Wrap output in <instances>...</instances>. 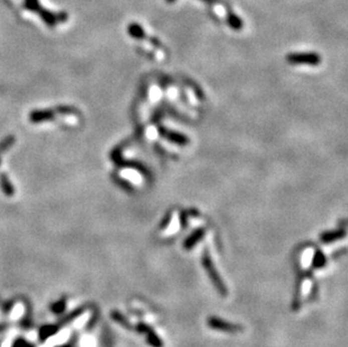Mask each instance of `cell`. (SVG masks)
<instances>
[{
    "mask_svg": "<svg viewBox=\"0 0 348 347\" xmlns=\"http://www.w3.org/2000/svg\"><path fill=\"white\" fill-rule=\"evenodd\" d=\"M288 61L292 63H308V65L315 66L320 62V58L315 53H296L290 54Z\"/></svg>",
    "mask_w": 348,
    "mask_h": 347,
    "instance_id": "3957f363",
    "label": "cell"
},
{
    "mask_svg": "<svg viewBox=\"0 0 348 347\" xmlns=\"http://www.w3.org/2000/svg\"><path fill=\"white\" fill-rule=\"evenodd\" d=\"M56 15H57V21L58 22H66V20L68 18L67 13H65V12H62L60 14H56Z\"/></svg>",
    "mask_w": 348,
    "mask_h": 347,
    "instance_id": "44dd1931",
    "label": "cell"
},
{
    "mask_svg": "<svg viewBox=\"0 0 348 347\" xmlns=\"http://www.w3.org/2000/svg\"><path fill=\"white\" fill-rule=\"evenodd\" d=\"M59 326L57 323H54V325H45L43 327H41V329L39 331V339L41 341H45L48 340L49 338H51L52 336H54L59 331Z\"/></svg>",
    "mask_w": 348,
    "mask_h": 347,
    "instance_id": "5b68a950",
    "label": "cell"
},
{
    "mask_svg": "<svg viewBox=\"0 0 348 347\" xmlns=\"http://www.w3.org/2000/svg\"><path fill=\"white\" fill-rule=\"evenodd\" d=\"M58 347H73V343L72 341H70V343H67L65 345H61V346H58Z\"/></svg>",
    "mask_w": 348,
    "mask_h": 347,
    "instance_id": "603a6c76",
    "label": "cell"
},
{
    "mask_svg": "<svg viewBox=\"0 0 348 347\" xmlns=\"http://www.w3.org/2000/svg\"><path fill=\"white\" fill-rule=\"evenodd\" d=\"M146 334V341H148V344L152 347H163V343L160 337L155 334V332L152 330V328H149L148 330L145 331Z\"/></svg>",
    "mask_w": 348,
    "mask_h": 347,
    "instance_id": "9c48e42d",
    "label": "cell"
},
{
    "mask_svg": "<svg viewBox=\"0 0 348 347\" xmlns=\"http://www.w3.org/2000/svg\"><path fill=\"white\" fill-rule=\"evenodd\" d=\"M345 236V231L344 230H336V231H329L326 232V234H323L321 237H320V239L323 243H331V241H335L342 238V237Z\"/></svg>",
    "mask_w": 348,
    "mask_h": 347,
    "instance_id": "8fae6325",
    "label": "cell"
},
{
    "mask_svg": "<svg viewBox=\"0 0 348 347\" xmlns=\"http://www.w3.org/2000/svg\"><path fill=\"white\" fill-rule=\"evenodd\" d=\"M166 2H167V3H169V4H172V3H175L176 0H166Z\"/></svg>",
    "mask_w": 348,
    "mask_h": 347,
    "instance_id": "d4e9b609",
    "label": "cell"
},
{
    "mask_svg": "<svg viewBox=\"0 0 348 347\" xmlns=\"http://www.w3.org/2000/svg\"><path fill=\"white\" fill-rule=\"evenodd\" d=\"M0 187H2L3 192L7 196H12V195H14V193H15L13 185L11 184L8 177L5 175V173H2V175H0Z\"/></svg>",
    "mask_w": 348,
    "mask_h": 347,
    "instance_id": "4fadbf2b",
    "label": "cell"
},
{
    "mask_svg": "<svg viewBox=\"0 0 348 347\" xmlns=\"http://www.w3.org/2000/svg\"><path fill=\"white\" fill-rule=\"evenodd\" d=\"M202 262H203V266L204 268L207 269V272H208V275L210 276L211 278V281H212L213 283V285L217 287V290L218 292L221 295L223 296H226L228 294V290H227V286L226 284L223 283V280L221 278V276L219 275V273L217 271V268H215L214 266V264L212 263V260H211L210 256L208 255V253H205L203 255V259H202Z\"/></svg>",
    "mask_w": 348,
    "mask_h": 347,
    "instance_id": "6da1fadb",
    "label": "cell"
},
{
    "mask_svg": "<svg viewBox=\"0 0 348 347\" xmlns=\"http://www.w3.org/2000/svg\"><path fill=\"white\" fill-rule=\"evenodd\" d=\"M12 347H34V346L30 343H27L26 340L20 338V339L14 341V344Z\"/></svg>",
    "mask_w": 348,
    "mask_h": 347,
    "instance_id": "d6986e66",
    "label": "cell"
},
{
    "mask_svg": "<svg viewBox=\"0 0 348 347\" xmlns=\"http://www.w3.org/2000/svg\"><path fill=\"white\" fill-rule=\"evenodd\" d=\"M227 22H228L229 26L232 27V29L236 30V31H240L242 29V26H244L241 18L238 17L236 14L230 13V12L227 14Z\"/></svg>",
    "mask_w": 348,
    "mask_h": 347,
    "instance_id": "7c38bea8",
    "label": "cell"
},
{
    "mask_svg": "<svg viewBox=\"0 0 348 347\" xmlns=\"http://www.w3.org/2000/svg\"><path fill=\"white\" fill-rule=\"evenodd\" d=\"M66 307H67V300L63 298V299L58 300L57 302H54L51 305V311L54 314H61L66 310Z\"/></svg>",
    "mask_w": 348,
    "mask_h": 347,
    "instance_id": "2e32d148",
    "label": "cell"
},
{
    "mask_svg": "<svg viewBox=\"0 0 348 347\" xmlns=\"http://www.w3.org/2000/svg\"><path fill=\"white\" fill-rule=\"evenodd\" d=\"M54 118V112L47 109V111H34L30 114V121L32 123H41L50 121Z\"/></svg>",
    "mask_w": 348,
    "mask_h": 347,
    "instance_id": "277c9868",
    "label": "cell"
},
{
    "mask_svg": "<svg viewBox=\"0 0 348 347\" xmlns=\"http://www.w3.org/2000/svg\"><path fill=\"white\" fill-rule=\"evenodd\" d=\"M111 317L114 321H116L118 325H121L123 328H125V329H132V325L130 321L127 320V318H125L120 311H117V310H113L111 312Z\"/></svg>",
    "mask_w": 348,
    "mask_h": 347,
    "instance_id": "30bf717a",
    "label": "cell"
},
{
    "mask_svg": "<svg viewBox=\"0 0 348 347\" xmlns=\"http://www.w3.org/2000/svg\"><path fill=\"white\" fill-rule=\"evenodd\" d=\"M129 34L131 36H133V38L135 39H143L144 38V31L142 27L139 25V24H135V23H133V24H130L129 25Z\"/></svg>",
    "mask_w": 348,
    "mask_h": 347,
    "instance_id": "9a60e30c",
    "label": "cell"
},
{
    "mask_svg": "<svg viewBox=\"0 0 348 347\" xmlns=\"http://www.w3.org/2000/svg\"><path fill=\"white\" fill-rule=\"evenodd\" d=\"M148 135L149 138H154V136L157 135V131H155L153 127H151V129L148 131Z\"/></svg>",
    "mask_w": 348,
    "mask_h": 347,
    "instance_id": "7402d4cb",
    "label": "cell"
},
{
    "mask_svg": "<svg viewBox=\"0 0 348 347\" xmlns=\"http://www.w3.org/2000/svg\"><path fill=\"white\" fill-rule=\"evenodd\" d=\"M58 112H59V113H61V114H75V113H76L75 108L69 107V106H61V107H59V108H58Z\"/></svg>",
    "mask_w": 348,
    "mask_h": 347,
    "instance_id": "ffe728a7",
    "label": "cell"
},
{
    "mask_svg": "<svg viewBox=\"0 0 348 347\" xmlns=\"http://www.w3.org/2000/svg\"><path fill=\"white\" fill-rule=\"evenodd\" d=\"M204 235V231L202 229H198V230H195L193 234H192L189 238H187L185 241H184V248L185 249H192L194 247V246L199 243V241L202 239V237Z\"/></svg>",
    "mask_w": 348,
    "mask_h": 347,
    "instance_id": "52a82bcc",
    "label": "cell"
},
{
    "mask_svg": "<svg viewBox=\"0 0 348 347\" xmlns=\"http://www.w3.org/2000/svg\"><path fill=\"white\" fill-rule=\"evenodd\" d=\"M24 7L31 12H39L41 9L39 0H25Z\"/></svg>",
    "mask_w": 348,
    "mask_h": 347,
    "instance_id": "e0dca14e",
    "label": "cell"
},
{
    "mask_svg": "<svg viewBox=\"0 0 348 347\" xmlns=\"http://www.w3.org/2000/svg\"><path fill=\"white\" fill-rule=\"evenodd\" d=\"M0 347H2V346H0Z\"/></svg>",
    "mask_w": 348,
    "mask_h": 347,
    "instance_id": "484cf974",
    "label": "cell"
},
{
    "mask_svg": "<svg viewBox=\"0 0 348 347\" xmlns=\"http://www.w3.org/2000/svg\"><path fill=\"white\" fill-rule=\"evenodd\" d=\"M208 325L212 329L224 331V332H240L244 330L241 325H237V323H231L222 319H219L217 317H210L208 319Z\"/></svg>",
    "mask_w": 348,
    "mask_h": 347,
    "instance_id": "7a4b0ae2",
    "label": "cell"
},
{
    "mask_svg": "<svg viewBox=\"0 0 348 347\" xmlns=\"http://www.w3.org/2000/svg\"><path fill=\"white\" fill-rule=\"evenodd\" d=\"M327 259L326 256H324V254L321 252V250H317L315 254L313 255V260H312V266L315 269L322 268L326 266Z\"/></svg>",
    "mask_w": 348,
    "mask_h": 347,
    "instance_id": "5bb4252c",
    "label": "cell"
},
{
    "mask_svg": "<svg viewBox=\"0 0 348 347\" xmlns=\"http://www.w3.org/2000/svg\"><path fill=\"white\" fill-rule=\"evenodd\" d=\"M85 310L86 308L85 307H80V308H77L76 310H73V311H71L69 314H67L66 317H63L62 319H60V321H59L57 325L59 326V328H61L63 326H66L67 323H69V322H72L73 320H76L77 318H79L82 313L85 312Z\"/></svg>",
    "mask_w": 348,
    "mask_h": 347,
    "instance_id": "8992f818",
    "label": "cell"
},
{
    "mask_svg": "<svg viewBox=\"0 0 348 347\" xmlns=\"http://www.w3.org/2000/svg\"><path fill=\"white\" fill-rule=\"evenodd\" d=\"M168 136L167 138H169L170 140L172 141H175V142H180V143H185L186 142V139L184 138V136H182V135H178L176 133H168L167 134Z\"/></svg>",
    "mask_w": 348,
    "mask_h": 347,
    "instance_id": "ac0fdd59",
    "label": "cell"
},
{
    "mask_svg": "<svg viewBox=\"0 0 348 347\" xmlns=\"http://www.w3.org/2000/svg\"><path fill=\"white\" fill-rule=\"evenodd\" d=\"M40 14V16L41 18H42V21L47 24L48 26H54L58 23L57 21V15L56 14H53L51 13L50 11H48V9H44L41 7L40 11L38 12Z\"/></svg>",
    "mask_w": 348,
    "mask_h": 347,
    "instance_id": "ba28073f",
    "label": "cell"
},
{
    "mask_svg": "<svg viewBox=\"0 0 348 347\" xmlns=\"http://www.w3.org/2000/svg\"><path fill=\"white\" fill-rule=\"evenodd\" d=\"M202 2H204V3H208V4H214V3H215L214 0H202Z\"/></svg>",
    "mask_w": 348,
    "mask_h": 347,
    "instance_id": "cb8c5ba5",
    "label": "cell"
}]
</instances>
